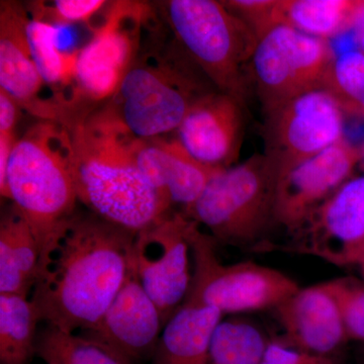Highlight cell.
<instances>
[{
	"label": "cell",
	"mask_w": 364,
	"mask_h": 364,
	"mask_svg": "<svg viewBox=\"0 0 364 364\" xmlns=\"http://www.w3.org/2000/svg\"><path fill=\"white\" fill-rule=\"evenodd\" d=\"M21 109L9 93L0 90V135H16Z\"/></svg>",
	"instance_id": "obj_31"
},
{
	"label": "cell",
	"mask_w": 364,
	"mask_h": 364,
	"mask_svg": "<svg viewBox=\"0 0 364 364\" xmlns=\"http://www.w3.org/2000/svg\"><path fill=\"white\" fill-rule=\"evenodd\" d=\"M277 173L265 155L223 168L191 208L188 218L208 228L220 243H256L275 223Z\"/></svg>",
	"instance_id": "obj_7"
},
{
	"label": "cell",
	"mask_w": 364,
	"mask_h": 364,
	"mask_svg": "<svg viewBox=\"0 0 364 364\" xmlns=\"http://www.w3.org/2000/svg\"><path fill=\"white\" fill-rule=\"evenodd\" d=\"M217 90L164 21L146 41L114 97L100 107L132 136L150 140L178 130L196 102Z\"/></svg>",
	"instance_id": "obj_3"
},
{
	"label": "cell",
	"mask_w": 364,
	"mask_h": 364,
	"mask_svg": "<svg viewBox=\"0 0 364 364\" xmlns=\"http://www.w3.org/2000/svg\"><path fill=\"white\" fill-rule=\"evenodd\" d=\"M327 40L287 26H277L258 41L251 59L254 80L265 112L289 100L320 90L334 60Z\"/></svg>",
	"instance_id": "obj_9"
},
{
	"label": "cell",
	"mask_w": 364,
	"mask_h": 364,
	"mask_svg": "<svg viewBox=\"0 0 364 364\" xmlns=\"http://www.w3.org/2000/svg\"><path fill=\"white\" fill-rule=\"evenodd\" d=\"M363 2L277 0L272 13V28L287 26L306 35L328 41L355 25Z\"/></svg>",
	"instance_id": "obj_21"
},
{
	"label": "cell",
	"mask_w": 364,
	"mask_h": 364,
	"mask_svg": "<svg viewBox=\"0 0 364 364\" xmlns=\"http://www.w3.org/2000/svg\"><path fill=\"white\" fill-rule=\"evenodd\" d=\"M343 109L328 91L301 93L267 114V156L277 178L343 140Z\"/></svg>",
	"instance_id": "obj_10"
},
{
	"label": "cell",
	"mask_w": 364,
	"mask_h": 364,
	"mask_svg": "<svg viewBox=\"0 0 364 364\" xmlns=\"http://www.w3.org/2000/svg\"><path fill=\"white\" fill-rule=\"evenodd\" d=\"M28 9L20 2H0V90L39 121L61 123L58 107L41 97L46 85L28 44Z\"/></svg>",
	"instance_id": "obj_15"
},
{
	"label": "cell",
	"mask_w": 364,
	"mask_h": 364,
	"mask_svg": "<svg viewBox=\"0 0 364 364\" xmlns=\"http://www.w3.org/2000/svg\"><path fill=\"white\" fill-rule=\"evenodd\" d=\"M363 272H364V267H363Z\"/></svg>",
	"instance_id": "obj_36"
},
{
	"label": "cell",
	"mask_w": 364,
	"mask_h": 364,
	"mask_svg": "<svg viewBox=\"0 0 364 364\" xmlns=\"http://www.w3.org/2000/svg\"><path fill=\"white\" fill-rule=\"evenodd\" d=\"M136 233L76 210L41 251L31 301L41 322L62 331L97 324L134 268Z\"/></svg>",
	"instance_id": "obj_1"
},
{
	"label": "cell",
	"mask_w": 364,
	"mask_h": 364,
	"mask_svg": "<svg viewBox=\"0 0 364 364\" xmlns=\"http://www.w3.org/2000/svg\"><path fill=\"white\" fill-rule=\"evenodd\" d=\"M260 364H336L332 358L313 355L270 341Z\"/></svg>",
	"instance_id": "obj_30"
},
{
	"label": "cell",
	"mask_w": 364,
	"mask_h": 364,
	"mask_svg": "<svg viewBox=\"0 0 364 364\" xmlns=\"http://www.w3.org/2000/svg\"><path fill=\"white\" fill-rule=\"evenodd\" d=\"M275 312L282 335L274 341L289 348L332 358L347 339L338 306L320 284L299 289Z\"/></svg>",
	"instance_id": "obj_18"
},
{
	"label": "cell",
	"mask_w": 364,
	"mask_h": 364,
	"mask_svg": "<svg viewBox=\"0 0 364 364\" xmlns=\"http://www.w3.org/2000/svg\"><path fill=\"white\" fill-rule=\"evenodd\" d=\"M360 265H361V267H363V268L364 267V257H363V261H361Z\"/></svg>",
	"instance_id": "obj_35"
},
{
	"label": "cell",
	"mask_w": 364,
	"mask_h": 364,
	"mask_svg": "<svg viewBox=\"0 0 364 364\" xmlns=\"http://www.w3.org/2000/svg\"><path fill=\"white\" fill-rule=\"evenodd\" d=\"M68 130L78 200L92 214L136 234L173 212L136 164L138 138L105 109Z\"/></svg>",
	"instance_id": "obj_2"
},
{
	"label": "cell",
	"mask_w": 364,
	"mask_h": 364,
	"mask_svg": "<svg viewBox=\"0 0 364 364\" xmlns=\"http://www.w3.org/2000/svg\"><path fill=\"white\" fill-rule=\"evenodd\" d=\"M242 128V105L217 90L191 107L176 131V139L198 161L228 168L238 157Z\"/></svg>",
	"instance_id": "obj_16"
},
{
	"label": "cell",
	"mask_w": 364,
	"mask_h": 364,
	"mask_svg": "<svg viewBox=\"0 0 364 364\" xmlns=\"http://www.w3.org/2000/svg\"><path fill=\"white\" fill-rule=\"evenodd\" d=\"M39 322L28 296L0 294V363H30L36 354Z\"/></svg>",
	"instance_id": "obj_23"
},
{
	"label": "cell",
	"mask_w": 364,
	"mask_h": 364,
	"mask_svg": "<svg viewBox=\"0 0 364 364\" xmlns=\"http://www.w3.org/2000/svg\"><path fill=\"white\" fill-rule=\"evenodd\" d=\"M9 200L32 228L41 251L76 212L74 151L68 128L39 121L14 145L7 169Z\"/></svg>",
	"instance_id": "obj_4"
},
{
	"label": "cell",
	"mask_w": 364,
	"mask_h": 364,
	"mask_svg": "<svg viewBox=\"0 0 364 364\" xmlns=\"http://www.w3.org/2000/svg\"><path fill=\"white\" fill-rule=\"evenodd\" d=\"M155 4L134 0L109 2L92 39L79 50L67 126L107 104L142 50L162 25Z\"/></svg>",
	"instance_id": "obj_6"
},
{
	"label": "cell",
	"mask_w": 364,
	"mask_h": 364,
	"mask_svg": "<svg viewBox=\"0 0 364 364\" xmlns=\"http://www.w3.org/2000/svg\"><path fill=\"white\" fill-rule=\"evenodd\" d=\"M322 90L336 98L343 111L354 112L364 97V53L350 50L335 57Z\"/></svg>",
	"instance_id": "obj_26"
},
{
	"label": "cell",
	"mask_w": 364,
	"mask_h": 364,
	"mask_svg": "<svg viewBox=\"0 0 364 364\" xmlns=\"http://www.w3.org/2000/svg\"><path fill=\"white\" fill-rule=\"evenodd\" d=\"M193 219L171 212L136 235L134 262L136 275L166 324L191 289L188 233Z\"/></svg>",
	"instance_id": "obj_11"
},
{
	"label": "cell",
	"mask_w": 364,
	"mask_h": 364,
	"mask_svg": "<svg viewBox=\"0 0 364 364\" xmlns=\"http://www.w3.org/2000/svg\"><path fill=\"white\" fill-rule=\"evenodd\" d=\"M163 328L161 314L144 289L134 265L97 324L80 335L104 345L131 363L154 354Z\"/></svg>",
	"instance_id": "obj_14"
},
{
	"label": "cell",
	"mask_w": 364,
	"mask_h": 364,
	"mask_svg": "<svg viewBox=\"0 0 364 364\" xmlns=\"http://www.w3.org/2000/svg\"><path fill=\"white\" fill-rule=\"evenodd\" d=\"M293 233L296 243L289 250L317 256L337 267L360 264L364 257V176L342 184Z\"/></svg>",
	"instance_id": "obj_12"
},
{
	"label": "cell",
	"mask_w": 364,
	"mask_h": 364,
	"mask_svg": "<svg viewBox=\"0 0 364 364\" xmlns=\"http://www.w3.org/2000/svg\"><path fill=\"white\" fill-rule=\"evenodd\" d=\"M269 342L250 323L222 321L213 335L208 364H260Z\"/></svg>",
	"instance_id": "obj_25"
},
{
	"label": "cell",
	"mask_w": 364,
	"mask_h": 364,
	"mask_svg": "<svg viewBox=\"0 0 364 364\" xmlns=\"http://www.w3.org/2000/svg\"><path fill=\"white\" fill-rule=\"evenodd\" d=\"M136 161L144 176L170 207L181 205L189 214L208 182L223 168L198 161L177 139L142 140L136 145Z\"/></svg>",
	"instance_id": "obj_17"
},
{
	"label": "cell",
	"mask_w": 364,
	"mask_h": 364,
	"mask_svg": "<svg viewBox=\"0 0 364 364\" xmlns=\"http://www.w3.org/2000/svg\"><path fill=\"white\" fill-rule=\"evenodd\" d=\"M338 306L347 339L364 341V287L339 279L320 284Z\"/></svg>",
	"instance_id": "obj_27"
},
{
	"label": "cell",
	"mask_w": 364,
	"mask_h": 364,
	"mask_svg": "<svg viewBox=\"0 0 364 364\" xmlns=\"http://www.w3.org/2000/svg\"><path fill=\"white\" fill-rule=\"evenodd\" d=\"M39 261L40 248L32 228L11 205L0 221V294L28 296Z\"/></svg>",
	"instance_id": "obj_20"
},
{
	"label": "cell",
	"mask_w": 364,
	"mask_h": 364,
	"mask_svg": "<svg viewBox=\"0 0 364 364\" xmlns=\"http://www.w3.org/2000/svg\"><path fill=\"white\" fill-rule=\"evenodd\" d=\"M155 6L208 80L243 105L247 93L245 67L259 41L253 31L223 1L167 0Z\"/></svg>",
	"instance_id": "obj_5"
},
{
	"label": "cell",
	"mask_w": 364,
	"mask_h": 364,
	"mask_svg": "<svg viewBox=\"0 0 364 364\" xmlns=\"http://www.w3.org/2000/svg\"><path fill=\"white\" fill-rule=\"evenodd\" d=\"M36 354L48 364H131L104 345L50 325L38 333Z\"/></svg>",
	"instance_id": "obj_24"
},
{
	"label": "cell",
	"mask_w": 364,
	"mask_h": 364,
	"mask_svg": "<svg viewBox=\"0 0 364 364\" xmlns=\"http://www.w3.org/2000/svg\"><path fill=\"white\" fill-rule=\"evenodd\" d=\"M260 39L272 28V13L277 0H229L223 1Z\"/></svg>",
	"instance_id": "obj_29"
},
{
	"label": "cell",
	"mask_w": 364,
	"mask_h": 364,
	"mask_svg": "<svg viewBox=\"0 0 364 364\" xmlns=\"http://www.w3.org/2000/svg\"><path fill=\"white\" fill-rule=\"evenodd\" d=\"M361 153L340 141L277 178L275 223L291 232L347 181Z\"/></svg>",
	"instance_id": "obj_13"
},
{
	"label": "cell",
	"mask_w": 364,
	"mask_h": 364,
	"mask_svg": "<svg viewBox=\"0 0 364 364\" xmlns=\"http://www.w3.org/2000/svg\"><path fill=\"white\" fill-rule=\"evenodd\" d=\"M105 0H55L52 2H33L31 6L32 18L48 21L55 26L90 23L91 18L107 6Z\"/></svg>",
	"instance_id": "obj_28"
},
{
	"label": "cell",
	"mask_w": 364,
	"mask_h": 364,
	"mask_svg": "<svg viewBox=\"0 0 364 364\" xmlns=\"http://www.w3.org/2000/svg\"><path fill=\"white\" fill-rule=\"evenodd\" d=\"M359 161H360L361 168H363L364 171V149L363 152H361L360 160H359Z\"/></svg>",
	"instance_id": "obj_34"
},
{
	"label": "cell",
	"mask_w": 364,
	"mask_h": 364,
	"mask_svg": "<svg viewBox=\"0 0 364 364\" xmlns=\"http://www.w3.org/2000/svg\"><path fill=\"white\" fill-rule=\"evenodd\" d=\"M198 226L193 220L189 228L193 272L186 301L214 306L223 315L253 312L275 309L301 289L284 273L251 261L223 264L215 241Z\"/></svg>",
	"instance_id": "obj_8"
},
{
	"label": "cell",
	"mask_w": 364,
	"mask_h": 364,
	"mask_svg": "<svg viewBox=\"0 0 364 364\" xmlns=\"http://www.w3.org/2000/svg\"><path fill=\"white\" fill-rule=\"evenodd\" d=\"M223 313L214 306L186 301L163 328L155 364H208L210 347Z\"/></svg>",
	"instance_id": "obj_19"
},
{
	"label": "cell",
	"mask_w": 364,
	"mask_h": 364,
	"mask_svg": "<svg viewBox=\"0 0 364 364\" xmlns=\"http://www.w3.org/2000/svg\"><path fill=\"white\" fill-rule=\"evenodd\" d=\"M26 30L33 61L46 86L54 93V102L64 122L70 105L79 51L60 49L58 28L51 23L30 18Z\"/></svg>",
	"instance_id": "obj_22"
},
{
	"label": "cell",
	"mask_w": 364,
	"mask_h": 364,
	"mask_svg": "<svg viewBox=\"0 0 364 364\" xmlns=\"http://www.w3.org/2000/svg\"><path fill=\"white\" fill-rule=\"evenodd\" d=\"M354 112H358V114H363L364 117V97L363 100H360V102H359L358 107H356Z\"/></svg>",
	"instance_id": "obj_32"
},
{
	"label": "cell",
	"mask_w": 364,
	"mask_h": 364,
	"mask_svg": "<svg viewBox=\"0 0 364 364\" xmlns=\"http://www.w3.org/2000/svg\"><path fill=\"white\" fill-rule=\"evenodd\" d=\"M358 41L359 44H360L361 48H363V50L364 51V32L361 33L360 35H359Z\"/></svg>",
	"instance_id": "obj_33"
}]
</instances>
